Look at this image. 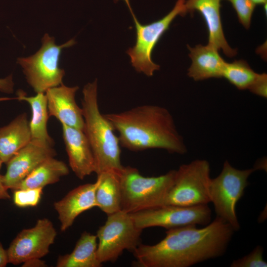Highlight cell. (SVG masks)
<instances>
[{"label":"cell","instance_id":"5bb4252c","mask_svg":"<svg viewBox=\"0 0 267 267\" xmlns=\"http://www.w3.org/2000/svg\"><path fill=\"white\" fill-rule=\"evenodd\" d=\"M62 129L69 166L76 177L83 179L95 173L94 155L83 130L65 125Z\"/></svg>","mask_w":267,"mask_h":267},{"label":"cell","instance_id":"484cf974","mask_svg":"<svg viewBox=\"0 0 267 267\" xmlns=\"http://www.w3.org/2000/svg\"><path fill=\"white\" fill-rule=\"evenodd\" d=\"M235 9L239 22L247 29L250 26L252 16L256 6L251 0H227Z\"/></svg>","mask_w":267,"mask_h":267},{"label":"cell","instance_id":"44dd1931","mask_svg":"<svg viewBox=\"0 0 267 267\" xmlns=\"http://www.w3.org/2000/svg\"><path fill=\"white\" fill-rule=\"evenodd\" d=\"M96 235L85 231L81 234L73 251L60 256L57 267H99L102 266L97 255Z\"/></svg>","mask_w":267,"mask_h":267},{"label":"cell","instance_id":"4316f807","mask_svg":"<svg viewBox=\"0 0 267 267\" xmlns=\"http://www.w3.org/2000/svg\"><path fill=\"white\" fill-rule=\"evenodd\" d=\"M252 93L264 98L267 97V75L259 74L256 80L248 89Z\"/></svg>","mask_w":267,"mask_h":267},{"label":"cell","instance_id":"52a82bcc","mask_svg":"<svg viewBox=\"0 0 267 267\" xmlns=\"http://www.w3.org/2000/svg\"><path fill=\"white\" fill-rule=\"evenodd\" d=\"M254 168L239 170L225 161L221 173L211 178L209 185L210 202L217 216L228 223L235 231L240 228L235 207L248 185V179Z\"/></svg>","mask_w":267,"mask_h":267},{"label":"cell","instance_id":"f1b7e54d","mask_svg":"<svg viewBox=\"0 0 267 267\" xmlns=\"http://www.w3.org/2000/svg\"><path fill=\"white\" fill-rule=\"evenodd\" d=\"M9 263L7 250L4 249L0 242V267H5Z\"/></svg>","mask_w":267,"mask_h":267},{"label":"cell","instance_id":"9a60e30c","mask_svg":"<svg viewBox=\"0 0 267 267\" xmlns=\"http://www.w3.org/2000/svg\"><path fill=\"white\" fill-rule=\"evenodd\" d=\"M99 183L96 181L80 185L69 191L62 199L54 203L58 215L60 230L65 231L72 226L77 217L85 211L96 207L95 191Z\"/></svg>","mask_w":267,"mask_h":267},{"label":"cell","instance_id":"836d02e7","mask_svg":"<svg viewBox=\"0 0 267 267\" xmlns=\"http://www.w3.org/2000/svg\"><path fill=\"white\" fill-rule=\"evenodd\" d=\"M2 163H3L1 161V160L0 159V169L1 168V165H2Z\"/></svg>","mask_w":267,"mask_h":267},{"label":"cell","instance_id":"5b68a950","mask_svg":"<svg viewBox=\"0 0 267 267\" xmlns=\"http://www.w3.org/2000/svg\"><path fill=\"white\" fill-rule=\"evenodd\" d=\"M42 46L34 54L17 58L29 85L37 93L44 92L63 84L65 71L59 67L63 48L73 45L74 39L57 45L55 39L45 33L42 39Z\"/></svg>","mask_w":267,"mask_h":267},{"label":"cell","instance_id":"4fadbf2b","mask_svg":"<svg viewBox=\"0 0 267 267\" xmlns=\"http://www.w3.org/2000/svg\"><path fill=\"white\" fill-rule=\"evenodd\" d=\"M78 86L67 87L63 84L51 88L45 92L49 117H54L61 123L83 130L84 117L82 107L75 100Z\"/></svg>","mask_w":267,"mask_h":267},{"label":"cell","instance_id":"e0dca14e","mask_svg":"<svg viewBox=\"0 0 267 267\" xmlns=\"http://www.w3.org/2000/svg\"><path fill=\"white\" fill-rule=\"evenodd\" d=\"M187 47L192 60L187 73L190 78L196 81L222 78L226 62L217 48L209 44H198L194 47L187 45Z\"/></svg>","mask_w":267,"mask_h":267},{"label":"cell","instance_id":"4dcf8cb0","mask_svg":"<svg viewBox=\"0 0 267 267\" xmlns=\"http://www.w3.org/2000/svg\"><path fill=\"white\" fill-rule=\"evenodd\" d=\"M23 265H25L24 266L27 267V266H30V267H41V266H45V263L43 262L42 261H41L40 260V259H33L31 260L30 261H28L24 263H23Z\"/></svg>","mask_w":267,"mask_h":267},{"label":"cell","instance_id":"ba28073f","mask_svg":"<svg viewBox=\"0 0 267 267\" xmlns=\"http://www.w3.org/2000/svg\"><path fill=\"white\" fill-rule=\"evenodd\" d=\"M210 171L209 162L204 159L180 165L163 205L189 207L208 204L210 202Z\"/></svg>","mask_w":267,"mask_h":267},{"label":"cell","instance_id":"f546056e","mask_svg":"<svg viewBox=\"0 0 267 267\" xmlns=\"http://www.w3.org/2000/svg\"><path fill=\"white\" fill-rule=\"evenodd\" d=\"M8 189L3 183L2 175L0 174V200L10 199Z\"/></svg>","mask_w":267,"mask_h":267},{"label":"cell","instance_id":"8fae6325","mask_svg":"<svg viewBox=\"0 0 267 267\" xmlns=\"http://www.w3.org/2000/svg\"><path fill=\"white\" fill-rule=\"evenodd\" d=\"M56 235L49 219H39L34 227L21 230L11 242L7 249L9 263L17 265L41 259L49 253Z\"/></svg>","mask_w":267,"mask_h":267},{"label":"cell","instance_id":"2e32d148","mask_svg":"<svg viewBox=\"0 0 267 267\" xmlns=\"http://www.w3.org/2000/svg\"><path fill=\"white\" fill-rule=\"evenodd\" d=\"M222 0H185L187 13L198 11L202 16L208 30V44L222 50L227 56L232 58L237 50L231 48L224 35L220 13Z\"/></svg>","mask_w":267,"mask_h":267},{"label":"cell","instance_id":"8992f818","mask_svg":"<svg viewBox=\"0 0 267 267\" xmlns=\"http://www.w3.org/2000/svg\"><path fill=\"white\" fill-rule=\"evenodd\" d=\"M131 13L136 30V43L127 53L129 55L132 66L139 73L148 77L152 76L160 66L152 60V51L164 33L178 15L187 13L185 0H178L173 9L162 18L148 24H141L135 17L129 0H124Z\"/></svg>","mask_w":267,"mask_h":267},{"label":"cell","instance_id":"9c48e42d","mask_svg":"<svg viewBox=\"0 0 267 267\" xmlns=\"http://www.w3.org/2000/svg\"><path fill=\"white\" fill-rule=\"evenodd\" d=\"M107 216L96 235L97 258L102 264L116 262L125 250L133 252L140 244L142 231L135 225L130 214L124 211Z\"/></svg>","mask_w":267,"mask_h":267},{"label":"cell","instance_id":"30bf717a","mask_svg":"<svg viewBox=\"0 0 267 267\" xmlns=\"http://www.w3.org/2000/svg\"><path fill=\"white\" fill-rule=\"evenodd\" d=\"M135 225L144 228L159 226L167 230L189 225H206L212 212L208 204L184 207L164 205L129 213Z\"/></svg>","mask_w":267,"mask_h":267},{"label":"cell","instance_id":"d4e9b609","mask_svg":"<svg viewBox=\"0 0 267 267\" xmlns=\"http://www.w3.org/2000/svg\"><path fill=\"white\" fill-rule=\"evenodd\" d=\"M264 248L257 246L250 253L232 261L230 267H267V263L263 258Z\"/></svg>","mask_w":267,"mask_h":267},{"label":"cell","instance_id":"83f0119b","mask_svg":"<svg viewBox=\"0 0 267 267\" xmlns=\"http://www.w3.org/2000/svg\"><path fill=\"white\" fill-rule=\"evenodd\" d=\"M14 84L12 75L3 79H0V91L6 93L13 92Z\"/></svg>","mask_w":267,"mask_h":267},{"label":"cell","instance_id":"1f68e13d","mask_svg":"<svg viewBox=\"0 0 267 267\" xmlns=\"http://www.w3.org/2000/svg\"><path fill=\"white\" fill-rule=\"evenodd\" d=\"M255 4H267V0H251Z\"/></svg>","mask_w":267,"mask_h":267},{"label":"cell","instance_id":"7a4b0ae2","mask_svg":"<svg viewBox=\"0 0 267 267\" xmlns=\"http://www.w3.org/2000/svg\"><path fill=\"white\" fill-rule=\"evenodd\" d=\"M104 115L118 133L120 146L129 150L161 149L180 155L187 152L172 114L164 107L141 105Z\"/></svg>","mask_w":267,"mask_h":267},{"label":"cell","instance_id":"6da1fadb","mask_svg":"<svg viewBox=\"0 0 267 267\" xmlns=\"http://www.w3.org/2000/svg\"><path fill=\"white\" fill-rule=\"evenodd\" d=\"M235 231L217 216L202 228L189 225L167 229L154 245L140 243L132 252L138 267H189L222 256Z\"/></svg>","mask_w":267,"mask_h":267},{"label":"cell","instance_id":"277c9868","mask_svg":"<svg viewBox=\"0 0 267 267\" xmlns=\"http://www.w3.org/2000/svg\"><path fill=\"white\" fill-rule=\"evenodd\" d=\"M176 173L172 170L159 176L146 177L135 168L124 166L119 172L121 210L132 213L163 205Z\"/></svg>","mask_w":267,"mask_h":267},{"label":"cell","instance_id":"7402d4cb","mask_svg":"<svg viewBox=\"0 0 267 267\" xmlns=\"http://www.w3.org/2000/svg\"><path fill=\"white\" fill-rule=\"evenodd\" d=\"M69 174V168L63 161L49 158L34 169L16 189L42 188L58 182Z\"/></svg>","mask_w":267,"mask_h":267},{"label":"cell","instance_id":"ffe728a7","mask_svg":"<svg viewBox=\"0 0 267 267\" xmlns=\"http://www.w3.org/2000/svg\"><path fill=\"white\" fill-rule=\"evenodd\" d=\"M120 171L109 170L97 176L99 183L95 191L96 207L107 215L121 210Z\"/></svg>","mask_w":267,"mask_h":267},{"label":"cell","instance_id":"d6a6232c","mask_svg":"<svg viewBox=\"0 0 267 267\" xmlns=\"http://www.w3.org/2000/svg\"><path fill=\"white\" fill-rule=\"evenodd\" d=\"M11 99V98L8 97H0V101H5V100H8Z\"/></svg>","mask_w":267,"mask_h":267},{"label":"cell","instance_id":"3957f363","mask_svg":"<svg viewBox=\"0 0 267 267\" xmlns=\"http://www.w3.org/2000/svg\"><path fill=\"white\" fill-rule=\"evenodd\" d=\"M82 109L83 131L91 147L97 175L109 171H120L121 148L119 138L104 114L101 113L97 98V81L86 85L83 89Z\"/></svg>","mask_w":267,"mask_h":267},{"label":"cell","instance_id":"d6986e66","mask_svg":"<svg viewBox=\"0 0 267 267\" xmlns=\"http://www.w3.org/2000/svg\"><path fill=\"white\" fill-rule=\"evenodd\" d=\"M17 95V99L27 102L31 108L32 118L29 122L31 139L53 146L54 140L47 130V123L49 116L45 93L41 92L35 96H28L22 90H19Z\"/></svg>","mask_w":267,"mask_h":267},{"label":"cell","instance_id":"cb8c5ba5","mask_svg":"<svg viewBox=\"0 0 267 267\" xmlns=\"http://www.w3.org/2000/svg\"><path fill=\"white\" fill-rule=\"evenodd\" d=\"M43 189L37 188L13 190L14 204L21 208L37 206L42 198Z\"/></svg>","mask_w":267,"mask_h":267},{"label":"cell","instance_id":"7c38bea8","mask_svg":"<svg viewBox=\"0 0 267 267\" xmlns=\"http://www.w3.org/2000/svg\"><path fill=\"white\" fill-rule=\"evenodd\" d=\"M56 155L53 146L31 139L6 163V171L2 176L5 186L14 190L39 164Z\"/></svg>","mask_w":267,"mask_h":267},{"label":"cell","instance_id":"ac0fdd59","mask_svg":"<svg viewBox=\"0 0 267 267\" xmlns=\"http://www.w3.org/2000/svg\"><path fill=\"white\" fill-rule=\"evenodd\" d=\"M31 140L26 113L17 116L9 124L0 127V159L6 163Z\"/></svg>","mask_w":267,"mask_h":267},{"label":"cell","instance_id":"603a6c76","mask_svg":"<svg viewBox=\"0 0 267 267\" xmlns=\"http://www.w3.org/2000/svg\"><path fill=\"white\" fill-rule=\"evenodd\" d=\"M247 62L243 60L225 62L222 78H224L240 90L248 89L257 77Z\"/></svg>","mask_w":267,"mask_h":267}]
</instances>
